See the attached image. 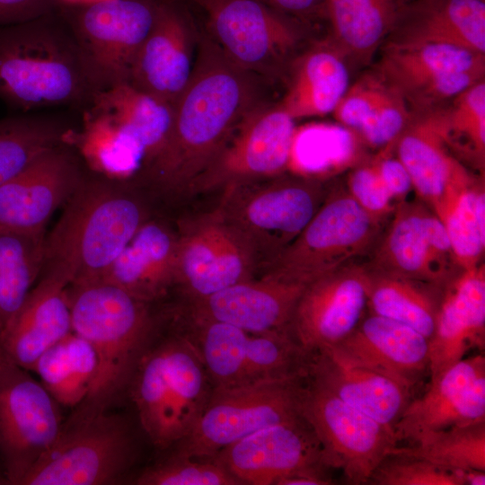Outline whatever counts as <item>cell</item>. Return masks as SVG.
I'll return each instance as SVG.
<instances>
[{
	"instance_id": "1",
	"label": "cell",
	"mask_w": 485,
	"mask_h": 485,
	"mask_svg": "<svg viewBox=\"0 0 485 485\" xmlns=\"http://www.w3.org/2000/svg\"><path fill=\"white\" fill-rule=\"evenodd\" d=\"M265 83L232 62L208 36L200 37L169 137L144 171L147 179L170 193L190 190L238 126L266 102Z\"/></svg>"
},
{
	"instance_id": "2",
	"label": "cell",
	"mask_w": 485,
	"mask_h": 485,
	"mask_svg": "<svg viewBox=\"0 0 485 485\" xmlns=\"http://www.w3.org/2000/svg\"><path fill=\"white\" fill-rule=\"evenodd\" d=\"M100 88L58 8L24 22L0 26V101L30 110H84Z\"/></svg>"
},
{
	"instance_id": "3",
	"label": "cell",
	"mask_w": 485,
	"mask_h": 485,
	"mask_svg": "<svg viewBox=\"0 0 485 485\" xmlns=\"http://www.w3.org/2000/svg\"><path fill=\"white\" fill-rule=\"evenodd\" d=\"M123 183L85 175L46 235L42 270L65 275L70 285L102 278L147 219L144 204Z\"/></svg>"
},
{
	"instance_id": "4",
	"label": "cell",
	"mask_w": 485,
	"mask_h": 485,
	"mask_svg": "<svg viewBox=\"0 0 485 485\" xmlns=\"http://www.w3.org/2000/svg\"><path fill=\"white\" fill-rule=\"evenodd\" d=\"M72 331L93 348L98 368L79 409L107 410L131 383L149 348L154 321L149 303L106 281L71 284L67 287Z\"/></svg>"
},
{
	"instance_id": "5",
	"label": "cell",
	"mask_w": 485,
	"mask_h": 485,
	"mask_svg": "<svg viewBox=\"0 0 485 485\" xmlns=\"http://www.w3.org/2000/svg\"><path fill=\"white\" fill-rule=\"evenodd\" d=\"M129 388L143 430L162 450L190 434L213 390L196 347L181 336L148 348Z\"/></svg>"
},
{
	"instance_id": "6",
	"label": "cell",
	"mask_w": 485,
	"mask_h": 485,
	"mask_svg": "<svg viewBox=\"0 0 485 485\" xmlns=\"http://www.w3.org/2000/svg\"><path fill=\"white\" fill-rule=\"evenodd\" d=\"M225 189L216 211L245 241L262 270L298 236L329 192L318 179L296 174Z\"/></svg>"
},
{
	"instance_id": "7",
	"label": "cell",
	"mask_w": 485,
	"mask_h": 485,
	"mask_svg": "<svg viewBox=\"0 0 485 485\" xmlns=\"http://www.w3.org/2000/svg\"><path fill=\"white\" fill-rule=\"evenodd\" d=\"M128 423L107 410L77 409L19 485L119 483L136 458Z\"/></svg>"
},
{
	"instance_id": "8",
	"label": "cell",
	"mask_w": 485,
	"mask_h": 485,
	"mask_svg": "<svg viewBox=\"0 0 485 485\" xmlns=\"http://www.w3.org/2000/svg\"><path fill=\"white\" fill-rule=\"evenodd\" d=\"M381 230L382 222L369 216L347 188L334 187L303 231L262 275L308 285L371 252Z\"/></svg>"
},
{
	"instance_id": "9",
	"label": "cell",
	"mask_w": 485,
	"mask_h": 485,
	"mask_svg": "<svg viewBox=\"0 0 485 485\" xmlns=\"http://www.w3.org/2000/svg\"><path fill=\"white\" fill-rule=\"evenodd\" d=\"M305 379L213 388L196 425L174 445L173 453L211 458L264 428L302 418Z\"/></svg>"
},
{
	"instance_id": "10",
	"label": "cell",
	"mask_w": 485,
	"mask_h": 485,
	"mask_svg": "<svg viewBox=\"0 0 485 485\" xmlns=\"http://www.w3.org/2000/svg\"><path fill=\"white\" fill-rule=\"evenodd\" d=\"M157 4L158 0H94L58 7L101 91L128 83Z\"/></svg>"
},
{
	"instance_id": "11",
	"label": "cell",
	"mask_w": 485,
	"mask_h": 485,
	"mask_svg": "<svg viewBox=\"0 0 485 485\" xmlns=\"http://www.w3.org/2000/svg\"><path fill=\"white\" fill-rule=\"evenodd\" d=\"M208 37L235 65L266 82L279 78L298 46L297 24L259 0H197Z\"/></svg>"
},
{
	"instance_id": "12",
	"label": "cell",
	"mask_w": 485,
	"mask_h": 485,
	"mask_svg": "<svg viewBox=\"0 0 485 485\" xmlns=\"http://www.w3.org/2000/svg\"><path fill=\"white\" fill-rule=\"evenodd\" d=\"M241 484H333L320 443L304 417L264 428L213 457Z\"/></svg>"
},
{
	"instance_id": "13",
	"label": "cell",
	"mask_w": 485,
	"mask_h": 485,
	"mask_svg": "<svg viewBox=\"0 0 485 485\" xmlns=\"http://www.w3.org/2000/svg\"><path fill=\"white\" fill-rule=\"evenodd\" d=\"M27 371L0 349V463L11 485L20 484L63 425L59 404Z\"/></svg>"
},
{
	"instance_id": "14",
	"label": "cell",
	"mask_w": 485,
	"mask_h": 485,
	"mask_svg": "<svg viewBox=\"0 0 485 485\" xmlns=\"http://www.w3.org/2000/svg\"><path fill=\"white\" fill-rule=\"evenodd\" d=\"M302 415L313 430L324 463L350 484H367L380 461L398 442L394 431L306 378Z\"/></svg>"
},
{
	"instance_id": "15",
	"label": "cell",
	"mask_w": 485,
	"mask_h": 485,
	"mask_svg": "<svg viewBox=\"0 0 485 485\" xmlns=\"http://www.w3.org/2000/svg\"><path fill=\"white\" fill-rule=\"evenodd\" d=\"M374 71L416 113L447 105L483 80L485 54L444 44L384 46Z\"/></svg>"
},
{
	"instance_id": "16",
	"label": "cell",
	"mask_w": 485,
	"mask_h": 485,
	"mask_svg": "<svg viewBox=\"0 0 485 485\" xmlns=\"http://www.w3.org/2000/svg\"><path fill=\"white\" fill-rule=\"evenodd\" d=\"M393 212L366 264L446 288L463 270L443 222L423 201H401Z\"/></svg>"
},
{
	"instance_id": "17",
	"label": "cell",
	"mask_w": 485,
	"mask_h": 485,
	"mask_svg": "<svg viewBox=\"0 0 485 485\" xmlns=\"http://www.w3.org/2000/svg\"><path fill=\"white\" fill-rule=\"evenodd\" d=\"M295 121L278 103L264 102L238 126L190 190L226 188L279 176L287 170Z\"/></svg>"
},
{
	"instance_id": "18",
	"label": "cell",
	"mask_w": 485,
	"mask_h": 485,
	"mask_svg": "<svg viewBox=\"0 0 485 485\" xmlns=\"http://www.w3.org/2000/svg\"><path fill=\"white\" fill-rule=\"evenodd\" d=\"M177 234L176 285L190 300L251 279L258 269L248 244L216 210Z\"/></svg>"
},
{
	"instance_id": "19",
	"label": "cell",
	"mask_w": 485,
	"mask_h": 485,
	"mask_svg": "<svg viewBox=\"0 0 485 485\" xmlns=\"http://www.w3.org/2000/svg\"><path fill=\"white\" fill-rule=\"evenodd\" d=\"M447 129V105L411 113L394 145L413 189L439 218L460 192L475 181L453 154Z\"/></svg>"
},
{
	"instance_id": "20",
	"label": "cell",
	"mask_w": 485,
	"mask_h": 485,
	"mask_svg": "<svg viewBox=\"0 0 485 485\" xmlns=\"http://www.w3.org/2000/svg\"><path fill=\"white\" fill-rule=\"evenodd\" d=\"M84 163L68 144L53 147L0 186V229L45 231L85 177Z\"/></svg>"
},
{
	"instance_id": "21",
	"label": "cell",
	"mask_w": 485,
	"mask_h": 485,
	"mask_svg": "<svg viewBox=\"0 0 485 485\" xmlns=\"http://www.w3.org/2000/svg\"><path fill=\"white\" fill-rule=\"evenodd\" d=\"M366 312L365 266L353 262L306 285L295 305L288 332L303 348L313 352L339 344Z\"/></svg>"
},
{
	"instance_id": "22",
	"label": "cell",
	"mask_w": 485,
	"mask_h": 485,
	"mask_svg": "<svg viewBox=\"0 0 485 485\" xmlns=\"http://www.w3.org/2000/svg\"><path fill=\"white\" fill-rule=\"evenodd\" d=\"M199 40L177 0H158L154 24L136 57L128 83L174 105L192 75Z\"/></svg>"
},
{
	"instance_id": "23",
	"label": "cell",
	"mask_w": 485,
	"mask_h": 485,
	"mask_svg": "<svg viewBox=\"0 0 485 485\" xmlns=\"http://www.w3.org/2000/svg\"><path fill=\"white\" fill-rule=\"evenodd\" d=\"M485 420V357L458 361L434 380L423 395L412 398L394 426L399 444L419 436Z\"/></svg>"
},
{
	"instance_id": "24",
	"label": "cell",
	"mask_w": 485,
	"mask_h": 485,
	"mask_svg": "<svg viewBox=\"0 0 485 485\" xmlns=\"http://www.w3.org/2000/svg\"><path fill=\"white\" fill-rule=\"evenodd\" d=\"M306 285L261 275L207 296L191 299L192 320L214 321L248 333L287 331ZM289 333V332H288Z\"/></svg>"
},
{
	"instance_id": "25",
	"label": "cell",
	"mask_w": 485,
	"mask_h": 485,
	"mask_svg": "<svg viewBox=\"0 0 485 485\" xmlns=\"http://www.w3.org/2000/svg\"><path fill=\"white\" fill-rule=\"evenodd\" d=\"M306 378L393 431L413 398V390L349 359L334 347L310 352Z\"/></svg>"
},
{
	"instance_id": "26",
	"label": "cell",
	"mask_w": 485,
	"mask_h": 485,
	"mask_svg": "<svg viewBox=\"0 0 485 485\" xmlns=\"http://www.w3.org/2000/svg\"><path fill=\"white\" fill-rule=\"evenodd\" d=\"M332 347L413 391L429 374L428 340L404 323L369 312L349 335Z\"/></svg>"
},
{
	"instance_id": "27",
	"label": "cell",
	"mask_w": 485,
	"mask_h": 485,
	"mask_svg": "<svg viewBox=\"0 0 485 485\" xmlns=\"http://www.w3.org/2000/svg\"><path fill=\"white\" fill-rule=\"evenodd\" d=\"M70 280L55 270H42L40 282L0 333V349L31 371L39 357L72 331L67 287Z\"/></svg>"
},
{
	"instance_id": "28",
	"label": "cell",
	"mask_w": 485,
	"mask_h": 485,
	"mask_svg": "<svg viewBox=\"0 0 485 485\" xmlns=\"http://www.w3.org/2000/svg\"><path fill=\"white\" fill-rule=\"evenodd\" d=\"M429 344L430 381L485 345V266L463 270L446 288Z\"/></svg>"
},
{
	"instance_id": "29",
	"label": "cell",
	"mask_w": 485,
	"mask_h": 485,
	"mask_svg": "<svg viewBox=\"0 0 485 485\" xmlns=\"http://www.w3.org/2000/svg\"><path fill=\"white\" fill-rule=\"evenodd\" d=\"M444 44L485 54V1L413 0L384 46Z\"/></svg>"
},
{
	"instance_id": "30",
	"label": "cell",
	"mask_w": 485,
	"mask_h": 485,
	"mask_svg": "<svg viewBox=\"0 0 485 485\" xmlns=\"http://www.w3.org/2000/svg\"><path fill=\"white\" fill-rule=\"evenodd\" d=\"M178 234L146 219L101 279L146 303L164 296L177 283Z\"/></svg>"
},
{
	"instance_id": "31",
	"label": "cell",
	"mask_w": 485,
	"mask_h": 485,
	"mask_svg": "<svg viewBox=\"0 0 485 485\" xmlns=\"http://www.w3.org/2000/svg\"><path fill=\"white\" fill-rule=\"evenodd\" d=\"M80 128L67 144L95 176L125 182L146 165V152L137 137L110 112L89 104Z\"/></svg>"
},
{
	"instance_id": "32",
	"label": "cell",
	"mask_w": 485,
	"mask_h": 485,
	"mask_svg": "<svg viewBox=\"0 0 485 485\" xmlns=\"http://www.w3.org/2000/svg\"><path fill=\"white\" fill-rule=\"evenodd\" d=\"M346 61L331 40L313 46L291 63L278 105L295 120L332 113L349 86Z\"/></svg>"
},
{
	"instance_id": "33",
	"label": "cell",
	"mask_w": 485,
	"mask_h": 485,
	"mask_svg": "<svg viewBox=\"0 0 485 485\" xmlns=\"http://www.w3.org/2000/svg\"><path fill=\"white\" fill-rule=\"evenodd\" d=\"M409 0H325L331 41L347 58L367 63L397 24Z\"/></svg>"
},
{
	"instance_id": "34",
	"label": "cell",
	"mask_w": 485,
	"mask_h": 485,
	"mask_svg": "<svg viewBox=\"0 0 485 485\" xmlns=\"http://www.w3.org/2000/svg\"><path fill=\"white\" fill-rule=\"evenodd\" d=\"M364 266L367 311L404 323L429 341L445 288Z\"/></svg>"
},
{
	"instance_id": "35",
	"label": "cell",
	"mask_w": 485,
	"mask_h": 485,
	"mask_svg": "<svg viewBox=\"0 0 485 485\" xmlns=\"http://www.w3.org/2000/svg\"><path fill=\"white\" fill-rule=\"evenodd\" d=\"M98 361L92 345L74 331L48 348L31 371L59 404L75 407L87 397L94 382Z\"/></svg>"
},
{
	"instance_id": "36",
	"label": "cell",
	"mask_w": 485,
	"mask_h": 485,
	"mask_svg": "<svg viewBox=\"0 0 485 485\" xmlns=\"http://www.w3.org/2000/svg\"><path fill=\"white\" fill-rule=\"evenodd\" d=\"M89 104L110 112L137 137L146 152L145 169L161 151L169 137L174 105L129 83L98 92Z\"/></svg>"
},
{
	"instance_id": "37",
	"label": "cell",
	"mask_w": 485,
	"mask_h": 485,
	"mask_svg": "<svg viewBox=\"0 0 485 485\" xmlns=\"http://www.w3.org/2000/svg\"><path fill=\"white\" fill-rule=\"evenodd\" d=\"M46 232L0 229V333L43 269Z\"/></svg>"
},
{
	"instance_id": "38",
	"label": "cell",
	"mask_w": 485,
	"mask_h": 485,
	"mask_svg": "<svg viewBox=\"0 0 485 485\" xmlns=\"http://www.w3.org/2000/svg\"><path fill=\"white\" fill-rule=\"evenodd\" d=\"M74 128L60 118L19 114L0 119V186L46 151L67 144Z\"/></svg>"
},
{
	"instance_id": "39",
	"label": "cell",
	"mask_w": 485,
	"mask_h": 485,
	"mask_svg": "<svg viewBox=\"0 0 485 485\" xmlns=\"http://www.w3.org/2000/svg\"><path fill=\"white\" fill-rule=\"evenodd\" d=\"M353 131L340 125L309 124L295 129L287 170L315 178L350 164L357 154Z\"/></svg>"
},
{
	"instance_id": "40",
	"label": "cell",
	"mask_w": 485,
	"mask_h": 485,
	"mask_svg": "<svg viewBox=\"0 0 485 485\" xmlns=\"http://www.w3.org/2000/svg\"><path fill=\"white\" fill-rule=\"evenodd\" d=\"M402 104L401 96L372 71L348 86L332 113L340 125L366 139L385 127Z\"/></svg>"
},
{
	"instance_id": "41",
	"label": "cell",
	"mask_w": 485,
	"mask_h": 485,
	"mask_svg": "<svg viewBox=\"0 0 485 485\" xmlns=\"http://www.w3.org/2000/svg\"><path fill=\"white\" fill-rule=\"evenodd\" d=\"M192 322L196 339L191 342L199 354L213 388L249 384L245 363L248 332L219 322Z\"/></svg>"
},
{
	"instance_id": "42",
	"label": "cell",
	"mask_w": 485,
	"mask_h": 485,
	"mask_svg": "<svg viewBox=\"0 0 485 485\" xmlns=\"http://www.w3.org/2000/svg\"><path fill=\"white\" fill-rule=\"evenodd\" d=\"M401 448L445 469L485 471V420L428 432Z\"/></svg>"
},
{
	"instance_id": "43",
	"label": "cell",
	"mask_w": 485,
	"mask_h": 485,
	"mask_svg": "<svg viewBox=\"0 0 485 485\" xmlns=\"http://www.w3.org/2000/svg\"><path fill=\"white\" fill-rule=\"evenodd\" d=\"M310 352L287 331L248 333L245 363L249 384L305 379Z\"/></svg>"
},
{
	"instance_id": "44",
	"label": "cell",
	"mask_w": 485,
	"mask_h": 485,
	"mask_svg": "<svg viewBox=\"0 0 485 485\" xmlns=\"http://www.w3.org/2000/svg\"><path fill=\"white\" fill-rule=\"evenodd\" d=\"M443 222L457 264L463 270L481 264L485 251V192L478 181L450 204Z\"/></svg>"
},
{
	"instance_id": "45",
	"label": "cell",
	"mask_w": 485,
	"mask_h": 485,
	"mask_svg": "<svg viewBox=\"0 0 485 485\" xmlns=\"http://www.w3.org/2000/svg\"><path fill=\"white\" fill-rule=\"evenodd\" d=\"M447 136L453 152L483 169L485 156V81L474 84L447 105Z\"/></svg>"
},
{
	"instance_id": "46",
	"label": "cell",
	"mask_w": 485,
	"mask_h": 485,
	"mask_svg": "<svg viewBox=\"0 0 485 485\" xmlns=\"http://www.w3.org/2000/svg\"><path fill=\"white\" fill-rule=\"evenodd\" d=\"M138 485H239L240 481L214 458H194L172 453L144 470Z\"/></svg>"
},
{
	"instance_id": "47",
	"label": "cell",
	"mask_w": 485,
	"mask_h": 485,
	"mask_svg": "<svg viewBox=\"0 0 485 485\" xmlns=\"http://www.w3.org/2000/svg\"><path fill=\"white\" fill-rule=\"evenodd\" d=\"M367 484L463 485L453 471L410 454L399 445L380 461Z\"/></svg>"
},
{
	"instance_id": "48",
	"label": "cell",
	"mask_w": 485,
	"mask_h": 485,
	"mask_svg": "<svg viewBox=\"0 0 485 485\" xmlns=\"http://www.w3.org/2000/svg\"><path fill=\"white\" fill-rule=\"evenodd\" d=\"M347 190L356 202L379 222H383L394 210L392 203L393 198L373 161L357 167L349 173Z\"/></svg>"
},
{
	"instance_id": "49",
	"label": "cell",
	"mask_w": 485,
	"mask_h": 485,
	"mask_svg": "<svg viewBox=\"0 0 485 485\" xmlns=\"http://www.w3.org/2000/svg\"><path fill=\"white\" fill-rule=\"evenodd\" d=\"M394 145L395 142L385 146L373 162L392 198L402 201L413 189V185L406 167L397 156L391 154V149Z\"/></svg>"
},
{
	"instance_id": "50",
	"label": "cell",
	"mask_w": 485,
	"mask_h": 485,
	"mask_svg": "<svg viewBox=\"0 0 485 485\" xmlns=\"http://www.w3.org/2000/svg\"><path fill=\"white\" fill-rule=\"evenodd\" d=\"M61 0H0V26L37 19L56 11Z\"/></svg>"
},
{
	"instance_id": "51",
	"label": "cell",
	"mask_w": 485,
	"mask_h": 485,
	"mask_svg": "<svg viewBox=\"0 0 485 485\" xmlns=\"http://www.w3.org/2000/svg\"><path fill=\"white\" fill-rule=\"evenodd\" d=\"M272 9L287 16H302L312 13L322 7L325 0H259Z\"/></svg>"
},
{
	"instance_id": "52",
	"label": "cell",
	"mask_w": 485,
	"mask_h": 485,
	"mask_svg": "<svg viewBox=\"0 0 485 485\" xmlns=\"http://www.w3.org/2000/svg\"><path fill=\"white\" fill-rule=\"evenodd\" d=\"M0 484H6L2 466H0Z\"/></svg>"
},
{
	"instance_id": "53",
	"label": "cell",
	"mask_w": 485,
	"mask_h": 485,
	"mask_svg": "<svg viewBox=\"0 0 485 485\" xmlns=\"http://www.w3.org/2000/svg\"><path fill=\"white\" fill-rule=\"evenodd\" d=\"M410 2L413 1V0H409Z\"/></svg>"
},
{
	"instance_id": "54",
	"label": "cell",
	"mask_w": 485,
	"mask_h": 485,
	"mask_svg": "<svg viewBox=\"0 0 485 485\" xmlns=\"http://www.w3.org/2000/svg\"><path fill=\"white\" fill-rule=\"evenodd\" d=\"M482 1H485V0H482Z\"/></svg>"
}]
</instances>
